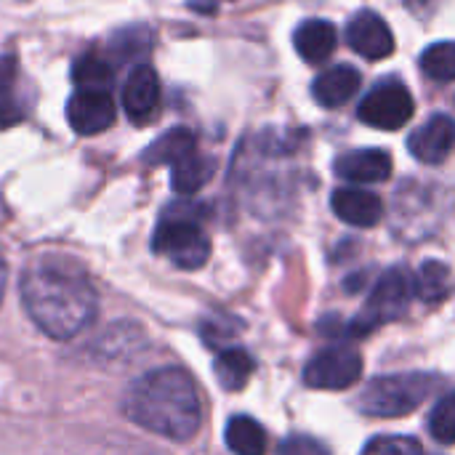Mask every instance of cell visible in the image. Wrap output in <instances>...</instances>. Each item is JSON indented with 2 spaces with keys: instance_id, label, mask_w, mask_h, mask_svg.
I'll use <instances>...</instances> for the list:
<instances>
[{
  "instance_id": "cell-24",
  "label": "cell",
  "mask_w": 455,
  "mask_h": 455,
  "mask_svg": "<svg viewBox=\"0 0 455 455\" xmlns=\"http://www.w3.org/2000/svg\"><path fill=\"white\" fill-rule=\"evenodd\" d=\"M363 455H424V448L416 437H405V435H381L373 437L365 448Z\"/></svg>"
},
{
  "instance_id": "cell-11",
  "label": "cell",
  "mask_w": 455,
  "mask_h": 455,
  "mask_svg": "<svg viewBox=\"0 0 455 455\" xmlns=\"http://www.w3.org/2000/svg\"><path fill=\"white\" fill-rule=\"evenodd\" d=\"M455 147V120L451 115H435L429 117L419 131L411 133L408 149L416 160L427 165H440L448 160Z\"/></svg>"
},
{
  "instance_id": "cell-14",
  "label": "cell",
  "mask_w": 455,
  "mask_h": 455,
  "mask_svg": "<svg viewBox=\"0 0 455 455\" xmlns=\"http://www.w3.org/2000/svg\"><path fill=\"white\" fill-rule=\"evenodd\" d=\"M336 27L325 19H307L293 32V48L309 64L328 61V56L336 51Z\"/></svg>"
},
{
  "instance_id": "cell-12",
  "label": "cell",
  "mask_w": 455,
  "mask_h": 455,
  "mask_svg": "<svg viewBox=\"0 0 455 455\" xmlns=\"http://www.w3.org/2000/svg\"><path fill=\"white\" fill-rule=\"evenodd\" d=\"M336 173L355 184H381L392 176V157L384 149H352L336 157Z\"/></svg>"
},
{
  "instance_id": "cell-22",
  "label": "cell",
  "mask_w": 455,
  "mask_h": 455,
  "mask_svg": "<svg viewBox=\"0 0 455 455\" xmlns=\"http://www.w3.org/2000/svg\"><path fill=\"white\" fill-rule=\"evenodd\" d=\"M421 72L429 80L451 83L455 80V40H443L421 53Z\"/></svg>"
},
{
  "instance_id": "cell-7",
  "label": "cell",
  "mask_w": 455,
  "mask_h": 455,
  "mask_svg": "<svg viewBox=\"0 0 455 455\" xmlns=\"http://www.w3.org/2000/svg\"><path fill=\"white\" fill-rule=\"evenodd\" d=\"M363 376V357L360 352L349 347H328L317 352L307 368H304V381L312 389H349L360 381Z\"/></svg>"
},
{
  "instance_id": "cell-9",
  "label": "cell",
  "mask_w": 455,
  "mask_h": 455,
  "mask_svg": "<svg viewBox=\"0 0 455 455\" xmlns=\"http://www.w3.org/2000/svg\"><path fill=\"white\" fill-rule=\"evenodd\" d=\"M67 120L80 136H96L109 128L115 123L109 91H75L67 101Z\"/></svg>"
},
{
  "instance_id": "cell-16",
  "label": "cell",
  "mask_w": 455,
  "mask_h": 455,
  "mask_svg": "<svg viewBox=\"0 0 455 455\" xmlns=\"http://www.w3.org/2000/svg\"><path fill=\"white\" fill-rule=\"evenodd\" d=\"M197 152V139H195V133L189 131V128H171V131H165L160 139H155L152 144H149V149L144 152V160L149 163V165H176V163H181L184 157H189V155H195Z\"/></svg>"
},
{
  "instance_id": "cell-21",
  "label": "cell",
  "mask_w": 455,
  "mask_h": 455,
  "mask_svg": "<svg viewBox=\"0 0 455 455\" xmlns=\"http://www.w3.org/2000/svg\"><path fill=\"white\" fill-rule=\"evenodd\" d=\"M72 80L77 83V91H109L112 67L99 53H83L72 64Z\"/></svg>"
},
{
  "instance_id": "cell-25",
  "label": "cell",
  "mask_w": 455,
  "mask_h": 455,
  "mask_svg": "<svg viewBox=\"0 0 455 455\" xmlns=\"http://www.w3.org/2000/svg\"><path fill=\"white\" fill-rule=\"evenodd\" d=\"M16 75H19V64L13 56H0V109L8 107L11 101V91L16 85Z\"/></svg>"
},
{
  "instance_id": "cell-26",
  "label": "cell",
  "mask_w": 455,
  "mask_h": 455,
  "mask_svg": "<svg viewBox=\"0 0 455 455\" xmlns=\"http://www.w3.org/2000/svg\"><path fill=\"white\" fill-rule=\"evenodd\" d=\"M280 455H328V451L309 437H291L280 445Z\"/></svg>"
},
{
  "instance_id": "cell-23",
  "label": "cell",
  "mask_w": 455,
  "mask_h": 455,
  "mask_svg": "<svg viewBox=\"0 0 455 455\" xmlns=\"http://www.w3.org/2000/svg\"><path fill=\"white\" fill-rule=\"evenodd\" d=\"M429 435L440 445H455V392L440 397L429 413Z\"/></svg>"
},
{
  "instance_id": "cell-2",
  "label": "cell",
  "mask_w": 455,
  "mask_h": 455,
  "mask_svg": "<svg viewBox=\"0 0 455 455\" xmlns=\"http://www.w3.org/2000/svg\"><path fill=\"white\" fill-rule=\"evenodd\" d=\"M123 411L136 427L176 443L192 440L203 424L197 387L181 368H157L136 379Z\"/></svg>"
},
{
  "instance_id": "cell-6",
  "label": "cell",
  "mask_w": 455,
  "mask_h": 455,
  "mask_svg": "<svg viewBox=\"0 0 455 455\" xmlns=\"http://www.w3.org/2000/svg\"><path fill=\"white\" fill-rule=\"evenodd\" d=\"M416 112L413 96L400 80H381L357 107V117L379 131H397Z\"/></svg>"
},
{
  "instance_id": "cell-18",
  "label": "cell",
  "mask_w": 455,
  "mask_h": 455,
  "mask_svg": "<svg viewBox=\"0 0 455 455\" xmlns=\"http://www.w3.org/2000/svg\"><path fill=\"white\" fill-rule=\"evenodd\" d=\"M413 288L424 304H443L453 296V272L443 261H424V267L419 269L413 280Z\"/></svg>"
},
{
  "instance_id": "cell-15",
  "label": "cell",
  "mask_w": 455,
  "mask_h": 455,
  "mask_svg": "<svg viewBox=\"0 0 455 455\" xmlns=\"http://www.w3.org/2000/svg\"><path fill=\"white\" fill-rule=\"evenodd\" d=\"M363 77L355 67L349 64H336L331 69H325L323 75L315 77L312 83V96L323 104V107H341L347 104L357 88H360Z\"/></svg>"
},
{
  "instance_id": "cell-8",
  "label": "cell",
  "mask_w": 455,
  "mask_h": 455,
  "mask_svg": "<svg viewBox=\"0 0 455 455\" xmlns=\"http://www.w3.org/2000/svg\"><path fill=\"white\" fill-rule=\"evenodd\" d=\"M349 48L371 61L387 59L395 53V35L376 11H357L347 24Z\"/></svg>"
},
{
  "instance_id": "cell-17",
  "label": "cell",
  "mask_w": 455,
  "mask_h": 455,
  "mask_svg": "<svg viewBox=\"0 0 455 455\" xmlns=\"http://www.w3.org/2000/svg\"><path fill=\"white\" fill-rule=\"evenodd\" d=\"M213 371H216V379L219 384L227 389V392H240L248 387L256 365H253V357L245 352V349H237V347H229V349H221L213 360Z\"/></svg>"
},
{
  "instance_id": "cell-3",
  "label": "cell",
  "mask_w": 455,
  "mask_h": 455,
  "mask_svg": "<svg viewBox=\"0 0 455 455\" xmlns=\"http://www.w3.org/2000/svg\"><path fill=\"white\" fill-rule=\"evenodd\" d=\"M440 384L432 373H397L373 379L357 397V408L376 419H400L413 413L427 403V397Z\"/></svg>"
},
{
  "instance_id": "cell-4",
  "label": "cell",
  "mask_w": 455,
  "mask_h": 455,
  "mask_svg": "<svg viewBox=\"0 0 455 455\" xmlns=\"http://www.w3.org/2000/svg\"><path fill=\"white\" fill-rule=\"evenodd\" d=\"M413 296H416V288H413L411 272L400 269V267L387 269L376 280L363 312L349 323V333L352 336H365V333L376 331L384 323L400 320L408 312V304H411Z\"/></svg>"
},
{
  "instance_id": "cell-5",
  "label": "cell",
  "mask_w": 455,
  "mask_h": 455,
  "mask_svg": "<svg viewBox=\"0 0 455 455\" xmlns=\"http://www.w3.org/2000/svg\"><path fill=\"white\" fill-rule=\"evenodd\" d=\"M152 248L179 269H200L211 259L208 235L197 221L184 216H165L155 229Z\"/></svg>"
},
{
  "instance_id": "cell-1",
  "label": "cell",
  "mask_w": 455,
  "mask_h": 455,
  "mask_svg": "<svg viewBox=\"0 0 455 455\" xmlns=\"http://www.w3.org/2000/svg\"><path fill=\"white\" fill-rule=\"evenodd\" d=\"M21 301L32 323L56 341L75 339L99 315V293L88 272L64 256H40L24 269Z\"/></svg>"
},
{
  "instance_id": "cell-10",
  "label": "cell",
  "mask_w": 455,
  "mask_h": 455,
  "mask_svg": "<svg viewBox=\"0 0 455 455\" xmlns=\"http://www.w3.org/2000/svg\"><path fill=\"white\" fill-rule=\"evenodd\" d=\"M123 107H125V115L144 125V123H152L160 112V80H157V72L147 64H139L128 80H125V88H123Z\"/></svg>"
},
{
  "instance_id": "cell-27",
  "label": "cell",
  "mask_w": 455,
  "mask_h": 455,
  "mask_svg": "<svg viewBox=\"0 0 455 455\" xmlns=\"http://www.w3.org/2000/svg\"><path fill=\"white\" fill-rule=\"evenodd\" d=\"M5 285H8V267L0 256V304H3V296H5Z\"/></svg>"
},
{
  "instance_id": "cell-19",
  "label": "cell",
  "mask_w": 455,
  "mask_h": 455,
  "mask_svg": "<svg viewBox=\"0 0 455 455\" xmlns=\"http://www.w3.org/2000/svg\"><path fill=\"white\" fill-rule=\"evenodd\" d=\"M227 448L235 455H264L267 453V432L251 416H235L224 432Z\"/></svg>"
},
{
  "instance_id": "cell-20",
  "label": "cell",
  "mask_w": 455,
  "mask_h": 455,
  "mask_svg": "<svg viewBox=\"0 0 455 455\" xmlns=\"http://www.w3.org/2000/svg\"><path fill=\"white\" fill-rule=\"evenodd\" d=\"M213 171H216V160L195 152L171 168V184L179 195H195L211 181Z\"/></svg>"
},
{
  "instance_id": "cell-13",
  "label": "cell",
  "mask_w": 455,
  "mask_h": 455,
  "mask_svg": "<svg viewBox=\"0 0 455 455\" xmlns=\"http://www.w3.org/2000/svg\"><path fill=\"white\" fill-rule=\"evenodd\" d=\"M331 205L341 221H347L349 227H360V229L376 227L384 216L381 197L368 189H349V187L336 189L331 197Z\"/></svg>"
}]
</instances>
